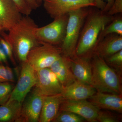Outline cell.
I'll list each match as a JSON object with an SVG mask.
<instances>
[{
	"label": "cell",
	"mask_w": 122,
	"mask_h": 122,
	"mask_svg": "<svg viewBox=\"0 0 122 122\" xmlns=\"http://www.w3.org/2000/svg\"><path fill=\"white\" fill-rule=\"evenodd\" d=\"M114 18L113 16L98 9L89 10L81 30L75 54L78 57L91 58L99 42L101 33Z\"/></svg>",
	"instance_id": "cell-1"
},
{
	"label": "cell",
	"mask_w": 122,
	"mask_h": 122,
	"mask_svg": "<svg viewBox=\"0 0 122 122\" xmlns=\"http://www.w3.org/2000/svg\"><path fill=\"white\" fill-rule=\"evenodd\" d=\"M38 27L32 18L25 15L8 31V33L0 31V34L9 42L14 54L22 63L26 61L30 51L40 44L36 36Z\"/></svg>",
	"instance_id": "cell-2"
},
{
	"label": "cell",
	"mask_w": 122,
	"mask_h": 122,
	"mask_svg": "<svg viewBox=\"0 0 122 122\" xmlns=\"http://www.w3.org/2000/svg\"><path fill=\"white\" fill-rule=\"evenodd\" d=\"M91 59V86L98 92L122 94L120 75L102 58L94 54Z\"/></svg>",
	"instance_id": "cell-3"
},
{
	"label": "cell",
	"mask_w": 122,
	"mask_h": 122,
	"mask_svg": "<svg viewBox=\"0 0 122 122\" xmlns=\"http://www.w3.org/2000/svg\"><path fill=\"white\" fill-rule=\"evenodd\" d=\"M89 10L82 8L68 13V19L65 38L61 48L62 55L72 56L75 54L81 30Z\"/></svg>",
	"instance_id": "cell-4"
},
{
	"label": "cell",
	"mask_w": 122,
	"mask_h": 122,
	"mask_svg": "<svg viewBox=\"0 0 122 122\" xmlns=\"http://www.w3.org/2000/svg\"><path fill=\"white\" fill-rule=\"evenodd\" d=\"M62 55L61 47L40 44L29 52L26 61L36 71L50 68Z\"/></svg>",
	"instance_id": "cell-5"
},
{
	"label": "cell",
	"mask_w": 122,
	"mask_h": 122,
	"mask_svg": "<svg viewBox=\"0 0 122 122\" xmlns=\"http://www.w3.org/2000/svg\"><path fill=\"white\" fill-rule=\"evenodd\" d=\"M68 17V14L55 18L45 26L38 27L36 36L39 44L61 46L65 36Z\"/></svg>",
	"instance_id": "cell-6"
},
{
	"label": "cell",
	"mask_w": 122,
	"mask_h": 122,
	"mask_svg": "<svg viewBox=\"0 0 122 122\" xmlns=\"http://www.w3.org/2000/svg\"><path fill=\"white\" fill-rule=\"evenodd\" d=\"M18 81L7 102L17 101L22 102L30 90L37 82L36 71L27 61L22 63Z\"/></svg>",
	"instance_id": "cell-7"
},
{
	"label": "cell",
	"mask_w": 122,
	"mask_h": 122,
	"mask_svg": "<svg viewBox=\"0 0 122 122\" xmlns=\"http://www.w3.org/2000/svg\"><path fill=\"white\" fill-rule=\"evenodd\" d=\"M43 2L46 11L54 19L78 9L96 7L95 0H44Z\"/></svg>",
	"instance_id": "cell-8"
},
{
	"label": "cell",
	"mask_w": 122,
	"mask_h": 122,
	"mask_svg": "<svg viewBox=\"0 0 122 122\" xmlns=\"http://www.w3.org/2000/svg\"><path fill=\"white\" fill-rule=\"evenodd\" d=\"M36 89L45 96H52L61 93L63 86L49 68L36 71Z\"/></svg>",
	"instance_id": "cell-9"
},
{
	"label": "cell",
	"mask_w": 122,
	"mask_h": 122,
	"mask_svg": "<svg viewBox=\"0 0 122 122\" xmlns=\"http://www.w3.org/2000/svg\"><path fill=\"white\" fill-rule=\"evenodd\" d=\"M45 96L35 88L22 105L20 114L16 122H39Z\"/></svg>",
	"instance_id": "cell-10"
},
{
	"label": "cell",
	"mask_w": 122,
	"mask_h": 122,
	"mask_svg": "<svg viewBox=\"0 0 122 122\" xmlns=\"http://www.w3.org/2000/svg\"><path fill=\"white\" fill-rule=\"evenodd\" d=\"M100 109L86 100H64L61 103L59 111L73 112L82 117L87 122H97V118Z\"/></svg>",
	"instance_id": "cell-11"
},
{
	"label": "cell",
	"mask_w": 122,
	"mask_h": 122,
	"mask_svg": "<svg viewBox=\"0 0 122 122\" xmlns=\"http://www.w3.org/2000/svg\"><path fill=\"white\" fill-rule=\"evenodd\" d=\"M22 17V14L12 0H0V31H8Z\"/></svg>",
	"instance_id": "cell-12"
},
{
	"label": "cell",
	"mask_w": 122,
	"mask_h": 122,
	"mask_svg": "<svg viewBox=\"0 0 122 122\" xmlns=\"http://www.w3.org/2000/svg\"><path fill=\"white\" fill-rule=\"evenodd\" d=\"M88 99L100 110L107 109L122 113V94L97 92Z\"/></svg>",
	"instance_id": "cell-13"
},
{
	"label": "cell",
	"mask_w": 122,
	"mask_h": 122,
	"mask_svg": "<svg viewBox=\"0 0 122 122\" xmlns=\"http://www.w3.org/2000/svg\"><path fill=\"white\" fill-rule=\"evenodd\" d=\"M93 86L78 81L63 87L61 94L64 100H86L96 93Z\"/></svg>",
	"instance_id": "cell-14"
},
{
	"label": "cell",
	"mask_w": 122,
	"mask_h": 122,
	"mask_svg": "<svg viewBox=\"0 0 122 122\" xmlns=\"http://www.w3.org/2000/svg\"><path fill=\"white\" fill-rule=\"evenodd\" d=\"M91 59L77 56L75 54L70 57L71 68L76 80L91 86Z\"/></svg>",
	"instance_id": "cell-15"
},
{
	"label": "cell",
	"mask_w": 122,
	"mask_h": 122,
	"mask_svg": "<svg viewBox=\"0 0 122 122\" xmlns=\"http://www.w3.org/2000/svg\"><path fill=\"white\" fill-rule=\"evenodd\" d=\"M122 50V36L112 34L107 35L97 45L94 55L103 59Z\"/></svg>",
	"instance_id": "cell-16"
},
{
	"label": "cell",
	"mask_w": 122,
	"mask_h": 122,
	"mask_svg": "<svg viewBox=\"0 0 122 122\" xmlns=\"http://www.w3.org/2000/svg\"><path fill=\"white\" fill-rule=\"evenodd\" d=\"M49 68L56 75L63 87L77 80L71 69L69 57L62 55Z\"/></svg>",
	"instance_id": "cell-17"
},
{
	"label": "cell",
	"mask_w": 122,
	"mask_h": 122,
	"mask_svg": "<svg viewBox=\"0 0 122 122\" xmlns=\"http://www.w3.org/2000/svg\"><path fill=\"white\" fill-rule=\"evenodd\" d=\"M64 100L61 94L45 96L39 122H52L59 112L61 103Z\"/></svg>",
	"instance_id": "cell-18"
},
{
	"label": "cell",
	"mask_w": 122,
	"mask_h": 122,
	"mask_svg": "<svg viewBox=\"0 0 122 122\" xmlns=\"http://www.w3.org/2000/svg\"><path fill=\"white\" fill-rule=\"evenodd\" d=\"M22 106V102L15 100L0 105V122H16Z\"/></svg>",
	"instance_id": "cell-19"
},
{
	"label": "cell",
	"mask_w": 122,
	"mask_h": 122,
	"mask_svg": "<svg viewBox=\"0 0 122 122\" xmlns=\"http://www.w3.org/2000/svg\"><path fill=\"white\" fill-rule=\"evenodd\" d=\"M112 34L122 36V16L114 18L113 20L107 25L100 34L99 42L107 35Z\"/></svg>",
	"instance_id": "cell-20"
},
{
	"label": "cell",
	"mask_w": 122,
	"mask_h": 122,
	"mask_svg": "<svg viewBox=\"0 0 122 122\" xmlns=\"http://www.w3.org/2000/svg\"><path fill=\"white\" fill-rule=\"evenodd\" d=\"M85 119L80 116L73 112L59 111L52 122H82Z\"/></svg>",
	"instance_id": "cell-21"
},
{
	"label": "cell",
	"mask_w": 122,
	"mask_h": 122,
	"mask_svg": "<svg viewBox=\"0 0 122 122\" xmlns=\"http://www.w3.org/2000/svg\"><path fill=\"white\" fill-rule=\"evenodd\" d=\"M104 60L109 66L121 75L122 70V50L105 58Z\"/></svg>",
	"instance_id": "cell-22"
},
{
	"label": "cell",
	"mask_w": 122,
	"mask_h": 122,
	"mask_svg": "<svg viewBox=\"0 0 122 122\" xmlns=\"http://www.w3.org/2000/svg\"><path fill=\"white\" fill-rule=\"evenodd\" d=\"M14 86L10 82H0V105L8 102Z\"/></svg>",
	"instance_id": "cell-23"
},
{
	"label": "cell",
	"mask_w": 122,
	"mask_h": 122,
	"mask_svg": "<svg viewBox=\"0 0 122 122\" xmlns=\"http://www.w3.org/2000/svg\"><path fill=\"white\" fill-rule=\"evenodd\" d=\"M121 117L117 115L108 111L99 110L98 115L97 121L100 122H119Z\"/></svg>",
	"instance_id": "cell-24"
},
{
	"label": "cell",
	"mask_w": 122,
	"mask_h": 122,
	"mask_svg": "<svg viewBox=\"0 0 122 122\" xmlns=\"http://www.w3.org/2000/svg\"><path fill=\"white\" fill-rule=\"evenodd\" d=\"M14 75L11 68L7 66L0 65V82H13Z\"/></svg>",
	"instance_id": "cell-25"
},
{
	"label": "cell",
	"mask_w": 122,
	"mask_h": 122,
	"mask_svg": "<svg viewBox=\"0 0 122 122\" xmlns=\"http://www.w3.org/2000/svg\"><path fill=\"white\" fill-rule=\"evenodd\" d=\"M16 5L20 13L25 16L31 14L33 10L30 8L26 0H12Z\"/></svg>",
	"instance_id": "cell-26"
},
{
	"label": "cell",
	"mask_w": 122,
	"mask_h": 122,
	"mask_svg": "<svg viewBox=\"0 0 122 122\" xmlns=\"http://www.w3.org/2000/svg\"><path fill=\"white\" fill-rule=\"evenodd\" d=\"M122 13V0H115L113 4L107 13L111 16H113Z\"/></svg>",
	"instance_id": "cell-27"
},
{
	"label": "cell",
	"mask_w": 122,
	"mask_h": 122,
	"mask_svg": "<svg viewBox=\"0 0 122 122\" xmlns=\"http://www.w3.org/2000/svg\"><path fill=\"white\" fill-rule=\"evenodd\" d=\"M8 59L7 55L0 43V62L6 63Z\"/></svg>",
	"instance_id": "cell-28"
},
{
	"label": "cell",
	"mask_w": 122,
	"mask_h": 122,
	"mask_svg": "<svg viewBox=\"0 0 122 122\" xmlns=\"http://www.w3.org/2000/svg\"><path fill=\"white\" fill-rule=\"evenodd\" d=\"M96 4V8L103 11L105 9L106 3L103 0H95Z\"/></svg>",
	"instance_id": "cell-29"
},
{
	"label": "cell",
	"mask_w": 122,
	"mask_h": 122,
	"mask_svg": "<svg viewBox=\"0 0 122 122\" xmlns=\"http://www.w3.org/2000/svg\"><path fill=\"white\" fill-rule=\"evenodd\" d=\"M26 2L32 10H36L39 7V5L38 4L36 0H26Z\"/></svg>",
	"instance_id": "cell-30"
},
{
	"label": "cell",
	"mask_w": 122,
	"mask_h": 122,
	"mask_svg": "<svg viewBox=\"0 0 122 122\" xmlns=\"http://www.w3.org/2000/svg\"><path fill=\"white\" fill-rule=\"evenodd\" d=\"M106 0L107 1L106 5L103 11L107 13L111 7L112 6L115 0Z\"/></svg>",
	"instance_id": "cell-31"
},
{
	"label": "cell",
	"mask_w": 122,
	"mask_h": 122,
	"mask_svg": "<svg viewBox=\"0 0 122 122\" xmlns=\"http://www.w3.org/2000/svg\"><path fill=\"white\" fill-rule=\"evenodd\" d=\"M36 0L38 4L39 5H40L42 2H43L44 0Z\"/></svg>",
	"instance_id": "cell-32"
},
{
	"label": "cell",
	"mask_w": 122,
	"mask_h": 122,
	"mask_svg": "<svg viewBox=\"0 0 122 122\" xmlns=\"http://www.w3.org/2000/svg\"></svg>",
	"instance_id": "cell-33"
}]
</instances>
